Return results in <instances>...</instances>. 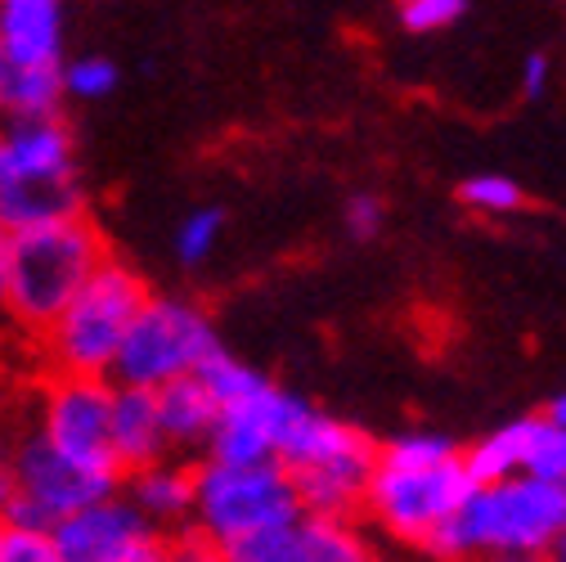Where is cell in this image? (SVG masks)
Wrapping results in <instances>:
<instances>
[{
  "instance_id": "obj_1",
  "label": "cell",
  "mask_w": 566,
  "mask_h": 562,
  "mask_svg": "<svg viewBox=\"0 0 566 562\" xmlns=\"http://www.w3.org/2000/svg\"><path fill=\"white\" fill-rule=\"evenodd\" d=\"M472 477L463 464V450L441 433H400L387 446L374 450L365 504L369 522L405 544L422 549L428 535L468 500Z\"/></svg>"
},
{
  "instance_id": "obj_2",
  "label": "cell",
  "mask_w": 566,
  "mask_h": 562,
  "mask_svg": "<svg viewBox=\"0 0 566 562\" xmlns=\"http://www.w3.org/2000/svg\"><path fill=\"white\" fill-rule=\"evenodd\" d=\"M566 527V486L513 472L472 486L468 500L428 535L422 553L437 558H548Z\"/></svg>"
},
{
  "instance_id": "obj_3",
  "label": "cell",
  "mask_w": 566,
  "mask_h": 562,
  "mask_svg": "<svg viewBox=\"0 0 566 562\" xmlns=\"http://www.w3.org/2000/svg\"><path fill=\"white\" fill-rule=\"evenodd\" d=\"M104 239L99 230L73 212L36 221L23 230H10L6 239V306H10V329L36 337L73 298L91 270L104 261Z\"/></svg>"
},
{
  "instance_id": "obj_4",
  "label": "cell",
  "mask_w": 566,
  "mask_h": 562,
  "mask_svg": "<svg viewBox=\"0 0 566 562\" xmlns=\"http://www.w3.org/2000/svg\"><path fill=\"white\" fill-rule=\"evenodd\" d=\"M302 513L297 486L279 459H256V464H230L211 459L193 464V504H189V531L226 558L234 544L283 527Z\"/></svg>"
},
{
  "instance_id": "obj_5",
  "label": "cell",
  "mask_w": 566,
  "mask_h": 562,
  "mask_svg": "<svg viewBox=\"0 0 566 562\" xmlns=\"http://www.w3.org/2000/svg\"><path fill=\"white\" fill-rule=\"evenodd\" d=\"M149 289L130 266L104 257L86 284L63 302V311L36 333L41 356L50 374H91L108 378L117 346L135 320V311L145 306Z\"/></svg>"
},
{
  "instance_id": "obj_6",
  "label": "cell",
  "mask_w": 566,
  "mask_h": 562,
  "mask_svg": "<svg viewBox=\"0 0 566 562\" xmlns=\"http://www.w3.org/2000/svg\"><path fill=\"white\" fill-rule=\"evenodd\" d=\"M374 450L378 446L356 424H342V418L315 405H302V414L283 433L274 459L289 468L306 513L356 518L365 504Z\"/></svg>"
},
{
  "instance_id": "obj_7",
  "label": "cell",
  "mask_w": 566,
  "mask_h": 562,
  "mask_svg": "<svg viewBox=\"0 0 566 562\" xmlns=\"http://www.w3.org/2000/svg\"><path fill=\"white\" fill-rule=\"evenodd\" d=\"M217 346V324L202 306L185 298H145L117 346L108 378L130 387H163L171 378L193 374Z\"/></svg>"
},
{
  "instance_id": "obj_8",
  "label": "cell",
  "mask_w": 566,
  "mask_h": 562,
  "mask_svg": "<svg viewBox=\"0 0 566 562\" xmlns=\"http://www.w3.org/2000/svg\"><path fill=\"white\" fill-rule=\"evenodd\" d=\"M6 468H10V481H14V496L6 504V522H19V527H54L63 513H73L108 490L122 486V472H108V468H91L73 455H63L59 446L45 441L41 428L23 433L10 450H6Z\"/></svg>"
},
{
  "instance_id": "obj_9",
  "label": "cell",
  "mask_w": 566,
  "mask_h": 562,
  "mask_svg": "<svg viewBox=\"0 0 566 562\" xmlns=\"http://www.w3.org/2000/svg\"><path fill=\"white\" fill-rule=\"evenodd\" d=\"M59 562H163L171 558V535L154 527L126 496H108L63 513L50 527Z\"/></svg>"
},
{
  "instance_id": "obj_10",
  "label": "cell",
  "mask_w": 566,
  "mask_h": 562,
  "mask_svg": "<svg viewBox=\"0 0 566 562\" xmlns=\"http://www.w3.org/2000/svg\"><path fill=\"white\" fill-rule=\"evenodd\" d=\"M108 405H113V378L50 374L41 392V409H36V428L63 455H73L91 468L122 472L108 450Z\"/></svg>"
},
{
  "instance_id": "obj_11",
  "label": "cell",
  "mask_w": 566,
  "mask_h": 562,
  "mask_svg": "<svg viewBox=\"0 0 566 562\" xmlns=\"http://www.w3.org/2000/svg\"><path fill=\"white\" fill-rule=\"evenodd\" d=\"M302 405H306L302 396L283 392V387H274V383L265 378L256 392H248V396L221 405L217 428H211V441H207L202 455H211V459H230V464L274 459L283 433H289V424L302 414Z\"/></svg>"
},
{
  "instance_id": "obj_12",
  "label": "cell",
  "mask_w": 566,
  "mask_h": 562,
  "mask_svg": "<svg viewBox=\"0 0 566 562\" xmlns=\"http://www.w3.org/2000/svg\"><path fill=\"white\" fill-rule=\"evenodd\" d=\"M374 549L365 531L350 518H328V513H297L293 522L270 527L243 544H234L226 558L230 562H365Z\"/></svg>"
},
{
  "instance_id": "obj_13",
  "label": "cell",
  "mask_w": 566,
  "mask_h": 562,
  "mask_svg": "<svg viewBox=\"0 0 566 562\" xmlns=\"http://www.w3.org/2000/svg\"><path fill=\"white\" fill-rule=\"evenodd\" d=\"M77 176L73 131L63 117H0V185Z\"/></svg>"
},
{
  "instance_id": "obj_14",
  "label": "cell",
  "mask_w": 566,
  "mask_h": 562,
  "mask_svg": "<svg viewBox=\"0 0 566 562\" xmlns=\"http://www.w3.org/2000/svg\"><path fill=\"white\" fill-rule=\"evenodd\" d=\"M108 450H113V459H117L122 472L171 455V450H167V437H163V418H158V396H154V387L113 383Z\"/></svg>"
},
{
  "instance_id": "obj_15",
  "label": "cell",
  "mask_w": 566,
  "mask_h": 562,
  "mask_svg": "<svg viewBox=\"0 0 566 562\" xmlns=\"http://www.w3.org/2000/svg\"><path fill=\"white\" fill-rule=\"evenodd\" d=\"M122 481H126V500L145 513L154 527H163L167 535L189 527L193 464H185L180 455H163L154 464H139V468L122 472Z\"/></svg>"
},
{
  "instance_id": "obj_16",
  "label": "cell",
  "mask_w": 566,
  "mask_h": 562,
  "mask_svg": "<svg viewBox=\"0 0 566 562\" xmlns=\"http://www.w3.org/2000/svg\"><path fill=\"white\" fill-rule=\"evenodd\" d=\"M0 59L63 63V0H0Z\"/></svg>"
},
{
  "instance_id": "obj_17",
  "label": "cell",
  "mask_w": 566,
  "mask_h": 562,
  "mask_svg": "<svg viewBox=\"0 0 566 562\" xmlns=\"http://www.w3.org/2000/svg\"><path fill=\"white\" fill-rule=\"evenodd\" d=\"M158 396V418H163V437L171 455H202L211 441V428H217V396L207 392V383L198 374L171 378L163 387H154Z\"/></svg>"
},
{
  "instance_id": "obj_18",
  "label": "cell",
  "mask_w": 566,
  "mask_h": 562,
  "mask_svg": "<svg viewBox=\"0 0 566 562\" xmlns=\"http://www.w3.org/2000/svg\"><path fill=\"white\" fill-rule=\"evenodd\" d=\"M82 212L77 176H41V180H6L0 185V226L23 230L36 221Z\"/></svg>"
},
{
  "instance_id": "obj_19",
  "label": "cell",
  "mask_w": 566,
  "mask_h": 562,
  "mask_svg": "<svg viewBox=\"0 0 566 562\" xmlns=\"http://www.w3.org/2000/svg\"><path fill=\"white\" fill-rule=\"evenodd\" d=\"M59 63H6L0 67V117H59L63 108Z\"/></svg>"
},
{
  "instance_id": "obj_20",
  "label": "cell",
  "mask_w": 566,
  "mask_h": 562,
  "mask_svg": "<svg viewBox=\"0 0 566 562\" xmlns=\"http://www.w3.org/2000/svg\"><path fill=\"white\" fill-rule=\"evenodd\" d=\"M535 424H539V418H513V424L485 433L472 450H463V464H468L472 486H485V481L526 472V455H531Z\"/></svg>"
},
{
  "instance_id": "obj_21",
  "label": "cell",
  "mask_w": 566,
  "mask_h": 562,
  "mask_svg": "<svg viewBox=\"0 0 566 562\" xmlns=\"http://www.w3.org/2000/svg\"><path fill=\"white\" fill-rule=\"evenodd\" d=\"M193 374L207 383V392L217 396V405H230V400H239V396H248V392H256L265 383V374H256L252 365H243L239 356H230L226 346L211 351V356Z\"/></svg>"
},
{
  "instance_id": "obj_22",
  "label": "cell",
  "mask_w": 566,
  "mask_h": 562,
  "mask_svg": "<svg viewBox=\"0 0 566 562\" xmlns=\"http://www.w3.org/2000/svg\"><path fill=\"white\" fill-rule=\"evenodd\" d=\"M63 73V95L67 100H82V104H99L117 91V63L113 59H99V54H82L73 63H59Z\"/></svg>"
},
{
  "instance_id": "obj_23",
  "label": "cell",
  "mask_w": 566,
  "mask_h": 562,
  "mask_svg": "<svg viewBox=\"0 0 566 562\" xmlns=\"http://www.w3.org/2000/svg\"><path fill=\"white\" fill-rule=\"evenodd\" d=\"M459 198L472 207V212H485V217H509L522 207V185L513 176H500V171H481V176H468Z\"/></svg>"
},
{
  "instance_id": "obj_24",
  "label": "cell",
  "mask_w": 566,
  "mask_h": 562,
  "mask_svg": "<svg viewBox=\"0 0 566 562\" xmlns=\"http://www.w3.org/2000/svg\"><path fill=\"white\" fill-rule=\"evenodd\" d=\"M221 230H226V217L217 207H193V212L176 226V257L185 266H202L221 243Z\"/></svg>"
},
{
  "instance_id": "obj_25",
  "label": "cell",
  "mask_w": 566,
  "mask_h": 562,
  "mask_svg": "<svg viewBox=\"0 0 566 562\" xmlns=\"http://www.w3.org/2000/svg\"><path fill=\"white\" fill-rule=\"evenodd\" d=\"M526 472L566 486V424H557L548 414L539 418L531 437V455H526Z\"/></svg>"
},
{
  "instance_id": "obj_26",
  "label": "cell",
  "mask_w": 566,
  "mask_h": 562,
  "mask_svg": "<svg viewBox=\"0 0 566 562\" xmlns=\"http://www.w3.org/2000/svg\"><path fill=\"white\" fill-rule=\"evenodd\" d=\"M400 6V23L418 37H432V32H446L463 19L468 0H396Z\"/></svg>"
},
{
  "instance_id": "obj_27",
  "label": "cell",
  "mask_w": 566,
  "mask_h": 562,
  "mask_svg": "<svg viewBox=\"0 0 566 562\" xmlns=\"http://www.w3.org/2000/svg\"><path fill=\"white\" fill-rule=\"evenodd\" d=\"M0 562H59L54 540L45 527H19L6 522V540H0Z\"/></svg>"
},
{
  "instance_id": "obj_28",
  "label": "cell",
  "mask_w": 566,
  "mask_h": 562,
  "mask_svg": "<svg viewBox=\"0 0 566 562\" xmlns=\"http://www.w3.org/2000/svg\"><path fill=\"white\" fill-rule=\"evenodd\" d=\"M387 226V202L378 194H350L346 202V235L350 239H374Z\"/></svg>"
},
{
  "instance_id": "obj_29",
  "label": "cell",
  "mask_w": 566,
  "mask_h": 562,
  "mask_svg": "<svg viewBox=\"0 0 566 562\" xmlns=\"http://www.w3.org/2000/svg\"><path fill=\"white\" fill-rule=\"evenodd\" d=\"M548 73H553L548 54H526V63H522V91H526L531 100H539V95L548 91Z\"/></svg>"
},
{
  "instance_id": "obj_30",
  "label": "cell",
  "mask_w": 566,
  "mask_h": 562,
  "mask_svg": "<svg viewBox=\"0 0 566 562\" xmlns=\"http://www.w3.org/2000/svg\"><path fill=\"white\" fill-rule=\"evenodd\" d=\"M6 239H10V230L0 226V333L10 329V306H6Z\"/></svg>"
},
{
  "instance_id": "obj_31",
  "label": "cell",
  "mask_w": 566,
  "mask_h": 562,
  "mask_svg": "<svg viewBox=\"0 0 566 562\" xmlns=\"http://www.w3.org/2000/svg\"><path fill=\"white\" fill-rule=\"evenodd\" d=\"M10 496H14V481H10V468H6V450H0V513H6Z\"/></svg>"
},
{
  "instance_id": "obj_32",
  "label": "cell",
  "mask_w": 566,
  "mask_h": 562,
  "mask_svg": "<svg viewBox=\"0 0 566 562\" xmlns=\"http://www.w3.org/2000/svg\"><path fill=\"white\" fill-rule=\"evenodd\" d=\"M548 418H557V424H566V392H562V396L548 405Z\"/></svg>"
},
{
  "instance_id": "obj_33",
  "label": "cell",
  "mask_w": 566,
  "mask_h": 562,
  "mask_svg": "<svg viewBox=\"0 0 566 562\" xmlns=\"http://www.w3.org/2000/svg\"><path fill=\"white\" fill-rule=\"evenodd\" d=\"M548 553H553V558H562V562H566V527H562V531H557V540H553V549H548Z\"/></svg>"
},
{
  "instance_id": "obj_34",
  "label": "cell",
  "mask_w": 566,
  "mask_h": 562,
  "mask_svg": "<svg viewBox=\"0 0 566 562\" xmlns=\"http://www.w3.org/2000/svg\"><path fill=\"white\" fill-rule=\"evenodd\" d=\"M0 540H6V518H0Z\"/></svg>"
},
{
  "instance_id": "obj_35",
  "label": "cell",
  "mask_w": 566,
  "mask_h": 562,
  "mask_svg": "<svg viewBox=\"0 0 566 562\" xmlns=\"http://www.w3.org/2000/svg\"><path fill=\"white\" fill-rule=\"evenodd\" d=\"M0 67H6V59H0Z\"/></svg>"
}]
</instances>
